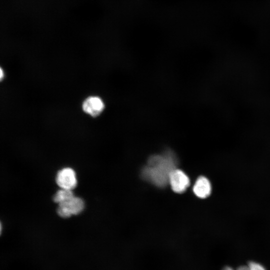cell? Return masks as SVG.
<instances>
[{"label":"cell","instance_id":"6da1fadb","mask_svg":"<svg viewBox=\"0 0 270 270\" xmlns=\"http://www.w3.org/2000/svg\"><path fill=\"white\" fill-rule=\"evenodd\" d=\"M176 165L175 155L172 151L166 150L162 154L151 156L142 171V176L152 184L164 187L168 183L170 174Z\"/></svg>","mask_w":270,"mask_h":270},{"label":"cell","instance_id":"7a4b0ae2","mask_svg":"<svg viewBox=\"0 0 270 270\" xmlns=\"http://www.w3.org/2000/svg\"><path fill=\"white\" fill-rule=\"evenodd\" d=\"M168 183L174 192L182 193L189 186L190 180L182 170L174 168L170 174Z\"/></svg>","mask_w":270,"mask_h":270},{"label":"cell","instance_id":"3957f363","mask_svg":"<svg viewBox=\"0 0 270 270\" xmlns=\"http://www.w3.org/2000/svg\"><path fill=\"white\" fill-rule=\"evenodd\" d=\"M56 182L62 188L72 190L77 184L74 171L69 168L61 170L56 174Z\"/></svg>","mask_w":270,"mask_h":270},{"label":"cell","instance_id":"277c9868","mask_svg":"<svg viewBox=\"0 0 270 270\" xmlns=\"http://www.w3.org/2000/svg\"><path fill=\"white\" fill-rule=\"evenodd\" d=\"M104 108L103 101L98 96H90L86 98L82 105L83 110L93 117L99 116Z\"/></svg>","mask_w":270,"mask_h":270},{"label":"cell","instance_id":"5b68a950","mask_svg":"<svg viewBox=\"0 0 270 270\" xmlns=\"http://www.w3.org/2000/svg\"><path fill=\"white\" fill-rule=\"evenodd\" d=\"M58 208L70 216L80 214L84 208V202L82 199L74 196L68 201L58 204Z\"/></svg>","mask_w":270,"mask_h":270},{"label":"cell","instance_id":"8992f818","mask_svg":"<svg viewBox=\"0 0 270 270\" xmlns=\"http://www.w3.org/2000/svg\"><path fill=\"white\" fill-rule=\"evenodd\" d=\"M193 191L196 196L199 198H205L211 194V184L205 176H200L194 186Z\"/></svg>","mask_w":270,"mask_h":270},{"label":"cell","instance_id":"52a82bcc","mask_svg":"<svg viewBox=\"0 0 270 270\" xmlns=\"http://www.w3.org/2000/svg\"><path fill=\"white\" fill-rule=\"evenodd\" d=\"M74 196L72 190L62 188L54 195L53 200L54 202L59 204L69 200Z\"/></svg>","mask_w":270,"mask_h":270},{"label":"cell","instance_id":"ba28073f","mask_svg":"<svg viewBox=\"0 0 270 270\" xmlns=\"http://www.w3.org/2000/svg\"><path fill=\"white\" fill-rule=\"evenodd\" d=\"M247 266L248 270H266L262 264L254 261L249 262Z\"/></svg>","mask_w":270,"mask_h":270},{"label":"cell","instance_id":"9c48e42d","mask_svg":"<svg viewBox=\"0 0 270 270\" xmlns=\"http://www.w3.org/2000/svg\"><path fill=\"white\" fill-rule=\"evenodd\" d=\"M237 270H248V269L247 266H240Z\"/></svg>","mask_w":270,"mask_h":270},{"label":"cell","instance_id":"30bf717a","mask_svg":"<svg viewBox=\"0 0 270 270\" xmlns=\"http://www.w3.org/2000/svg\"><path fill=\"white\" fill-rule=\"evenodd\" d=\"M222 270H234V269L229 266H224Z\"/></svg>","mask_w":270,"mask_h":270},{"label":"cell","instance_id":"8fae6325","mask_svg":"<svg viewBox=\"0 0 270 270\" xmlns=\"http://www.w3.org/2000/svg\"><path fill=\"white\" fill-rule=\"evenodd\" d=\"M3 76V72H2V69L0 68V79L2 80V76Z\"/></svg>","mask_w":270,"mask_h":270}]
</instances>
